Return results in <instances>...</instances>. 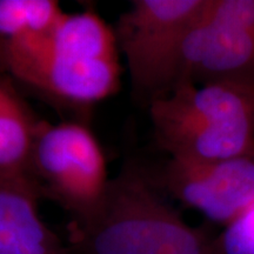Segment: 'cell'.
I'll return each mask as SVG.
<instances>
[{"instance_id": "6da1fadb", "label": "cell", "mask_w": 254, "mask_h": 254, "mask_svg": "<svg viewBox=\"0 0 254 254\" xmlns=\"http://www.w3.org/2000/svg\"><path fill=\"white\" fill-rule=\"evenodd\" d=\"M0 72L51 100L87 107L118 92L123 66L113 27L86 9L64 12L50 31L9 45Z\"/></svg>"}, {"instance_id": "7a4b0ae2", "label": "cell", "mask_w": 254, "mask_h": 254, "mask_svg": "<svg viewBox=\"0 0 254 254\" xmlns=\"http://www.w3.org/2000/svg\"><path fill=\"white\" fill-rule=\"evenodd\" d=\"M154 176L128 161L93 207L71 218L72 254H215L214 239L165 201Z\"/></svg>"}, {"instance_id": "3957f363", "label": "cell", "mask_w": 254, "mask_h": 254, "mask_svg": "<svg viewBox=\"0 0 254 254\" xmlns=\"http://www.w3.org/2000/svg\"><path fill=\"white\" fill-rule=\"evenodd\" d=\"M155 136L171 158L217 161L253 155L254 92L178 85L150 105Z\"/></svg>"}, {"instance_id": "277c9868", "label": "cell", "mask_w": 254, "mask_h": 254, "mask_svg": "<svg viewBox=\"0 0 254 254\" xmlns=\"http://www.w3.org/2000/svg\"><path fill=\"white\" fill-rule=\"evenodd\" d=\"M208 0H133L113 27L138 100L166 97L178 82L180 51L187 32Z\"/></svg>"}, {"instance_id": "5b68a950", "label": "cell", "mask_w": 254, "mask_h": 254, "mask_svg": "<svg viewBox=\"0 0 254 254\" xmlns=\"http://www.w3.org/2000/svg\"><path fill=\"white\" fill-rule=\"evenodd\" d=\"M28 176L41 196L79 217L103 196L109 178L99 142L81 123L50 124L40 120Z\"/></svg>"}, {"instance_id": "8992f818", "label": "cell", "mask_w": 254, "mask_h": 254, "mask_svg": "<svg viewBox=\"0 0 254 254\" xmlns=\"http://www.w3.org/2000/svg\"><path fill=\"white\" fill-rule=\"evenodd\" d=\"M186 82L254 92V30L214 17L208 0L183 41L177 86Z\"/></svg>"}, {"instance_id": "52a82bcc", "label": "cell", "mask_w": 254, "mask_h": 254, "mask_svg": "<svg viewBox=\"0 0 254 254\" xmlns=\"http://www.w3.org/2000/svg\"><path fill=\"white\" fill-rule=\"evenodd\" d=\"M160 189L209 220L231 222L254 201V157L217 161L171 158L154 177Z\"/></svg>"}, {"instance_id": "ba28073f", "label": "cell", "mask_w": 254, "mask_h": 254, "mask_svg": "<svg viewBox=\"0 0 254 254\" xmlns=\"http://www.w3.org/2000/svg\"><path fill=\"white\" fill-rule=\"evenodd\" d=\"M39 187L27 174L0 177V254H72L41 220Z\"/></svg>"}, {"instance_id": "9c48e42d", "label": "cell", "mask_w": 254, "mask_h": 254, "mask_svg": "<svg viewBox=\"0 0 254 254\" xmlns=\"http://www.w3.org/2000/svg\"><path fill=\"white\" fill-rule=\"evenodd\" d=\"M39 123L12 82L0 77V177L27 174Z\"/></svg>"}, {"instance_id": "30bf717a", "label": "cell", "mask_w": 254, "mask_h": 254, "mask_svg": "<svg viewBox=\"0 0 254 254\" xmlns=\"http://www.w3.org/2000/svg\"><path fill=\"white\" fill-rule=\"evenodd\" d=\"M63 13L55 0H0V62L11 44L50 31Z\"/></svg>"}, {"instance_id": "8fae6325", "label": "cell", "mask_w": 254, "mask_h": 254, "mask_svg": "<svg viewBox=\"0 0 254 254\" xmlns=\"http://www.w3.org/2000/svg\"><path fill=\"white\" fill-rule=\"evenodd\" d=\"M215 254H254V201L214 239Z\"/></svg>"}]
</instances>
